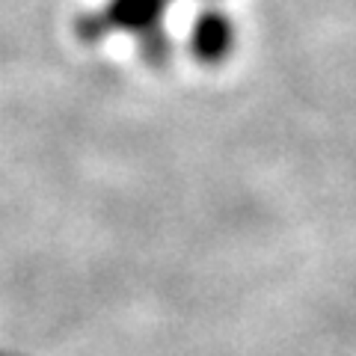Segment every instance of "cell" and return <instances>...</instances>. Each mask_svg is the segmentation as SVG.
<instances>
[{"label":"cell","mask_w":356,"mask_h":356,"mask_svg":"<svg viewBox=\"0 0 356 356\" xmlns=\"http://www.w3.org/2000/svg\"><path fill=\"white\" fill-rule=\"evenodd\" d=\"M172 0H107V6L102 13H92L81 18L77 24V33L81 39H104L107 33H116V30H125L140 36V42H146L152 36H158L161 30V18L163 13L170 9Z\"/></svg>","instance_id":"1"},{"label":"cell","mask_w":356,"mask_h":356,"mask_svg":"<svg viewBox=\"0 0 356 356\" xmlns=\"http://www.w3.org/2000/svg\"><path fill=\"white\" fill-rule=\"evenodd\" d=\"M238 42V30L222 9H205L196 18L191 33V54L202 65H220L232 57Z\"/></svg>","instance_id":"2"}]
</instances>
